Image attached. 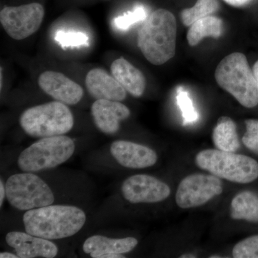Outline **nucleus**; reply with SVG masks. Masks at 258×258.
I'll use <instances>...</instances> for the list:
<instances>
[{
    "mask_svg": "<svg viewBox=\"0 0 258 258\" xmlns=\"http://www.w3.org/2000/svg\"><path fill=\"white\" fill-rule=\"evenodd\" d=\"M86 221L81 208L71 205H48L25 212L23 217L28 233L47 240L67 238L77 234Z\"/></svg>",
    "mask_w": 258,
    "mask_h": 258,
    "instance_id": "f257e3e1",
    "label": "nucleus"
},
{
    "mask_svg": "<svg viewBox=\"0 0 258 258\" xmlns=\"http://www.w3.org/2000/svg\"><path fill=\"white\" fill-rule=\"evenodd\" d=\"M176 21L169 10L153 12L139 30L138 46L150 63L161 66L175 55Z\"/></svg>",
    "mask_w": 258,
    "mask_h": 258,
    "instance_id": "f03ea898",
    "label": "nucleus"
},
{
    "mask_svg": "<svg viewBox=\"0 0 258 258\" xmlns=\"http://www.w3.org/2000/svg\"><path fill=\"white\" fill-rule=\"evenodd\" d=\"M217 84L232 95L242 106L258 104V86L244 54L233 52L224 57L215 70Z\"/></svg>",
    "mask_w": 258,
    "mask_h": 258,
    "instance_id": "7ed1b4c3",
    "label": "nucleus"
},
{
    "mask_svg": "<svg viewBox=\"0 0 258 258\" xmlns=\"http://www.w3.org/2000/svg\"><path fill=\"white\" fill-rule=\"evenodd\" d=\"M19 122L30 137L42 139L69 133L74 127V118L67 105L55 101L28 108Z\"/></svg>",
    "mask_w": 258,
    "mask_h": 258,
    "instance_id": "20e7f679",
    "label": "nucleus"
},
{
    "mask_svg": "<svg viewBox=\"0 0 258 258\" xmlns=\"http://www.w3.org/2000/svg\"><path fill=\"white\" fill-rule=\"evenodd\" d=\"M195 162L200 169L231 182L247 184L258 178V163L252 158L219 149L198 153Z\"/></svg>",
    "mask_w": 258,
    "mask_h": 258,
    "instance_id": "39448f33",
    "label": "nucleus"
},
{
    "mask_svg": "<svg viewBox=\"0 0 258 258\" xmlns=\"http://www.w3.org/2000/svg\"><path fill=\"white\" fill-rule=\"evenodd\" d=\"M76 146L66 136L42 138L25 149L19 156V167L24 172L52 169L63 164L74 155Z\"/></svg>",
    "mask_w": 258,
    "mask_h": 258,
    "instance_id": "423d86ee",
    "label": "nucleus"
},
{
    "mask_svg": "<svg viewBox=\"0 0 258 258\" xmlns=\"http://www.w3.org/2000/svg\"><path fill=\"white\" fill-rule=\"evenodd\" d=\"M5 188L10 205L22 211L48 206L55 201L50 186L31 172L12 175L7 181Z\"/></svg>",
    "mask_w": 258,
    "mask_h": 258,
    "instance_id": "0eeeda50",
    "label": "nucleus"
},
{
    "mask_svg": "<svg viewBox=\"0 0 258 258\" xmlns=\"http://www.w3.org/2000/svg\"><path fill=\"white\" fill-rule=\"evenodd\" d=\"M45 17V9L38 3L5 7L0 12V23L8 36L23 40L37 32Z\"/></svg>",
    "mask_w": 258,
    "mask_h": 258,
    "instance_id": "6e6552de",
    "label": "nucleus"
},
{
    "mask_svg": "<svg viewBox=\"0 0 258 258\" xmlns=\"http://www.w3.org/2000/svg\"><path fill=\"white\" fill-rule=\"evenodd\" d=\"M222 191L223 184L217 176L190 174L180 181L176 193V205L181 209L198 208L221 195Z\"/></svg>",
    "mask_w": 258,
    "mask_h": 258,
    "instance_id": "1a4fd4ad",
    "label": "nucleus"
},
{
    "mask_svg": "<svg viewBox=\"0 0 258 258\" xmlns=\"http://www.w3.org/2000/svg\"><path fill=\"white\" fill-rule=\"evenodd\" d=\"M121 192L125 200L131 203H157L169 198L171 189L154 176L136 174L123 181Z\"/></svg>",
    "mask_w": 258,
    "mask_h": 258,
    "instance_id": "9d476101",
    "label": "nucleus"
},
{
    "mask_svg": "<svg viewBox=\"0 0 258 258\" xmlns=\"http://www.w3.org/2000/svg\"><path fill=\"white\" fill-rule=\"evenodd\" d=\"M38 86L42 91L55 101L69 106L78 104L82 99L83 88L66 75L56 71H44L38 78Z\"/></svg>",
    "mask_w": 258,
    "mask_h": 258,
    "instance_id": "9b49d317",
    "label": "nucleus"
},
{
    "mask_svg": "<svg viewBox=\"0 0 258 258\" xmlns=\"http://www.w3.org/2000/svg\"><path fill=\"white\" fill-rule=\"evenodd\" d=\"M110 150L117 162L128 169L151 167L158 159L157 153L153 149L128 141H115L112 143Z\"/></svg>",
    "mask_w": 258,
    "mask_h": 258,
    "instance_id": "f8f14e48",
    "label": "nucleus"
},
{
    "mask_svg": "<svg viewBox=\"0 0 258 258\" xmlns=\"http://www.w3.org/2000/svg\"><path fill=\"white\" fill-rule=\"evenodd\" d=\"M5 240L20 258H53L58 252L57 246L50 240L27 232H10Z\"/></svg>",
    "mask_w": 258,
    "mask_h": 258,
    "instance_id": "ddd939ff",
    "label": "nucleus"
},
{
    "mask_svg": "<svg viewBox=\"0 0 258 258\" xmlns=\"http://www.w3.org/2000/svg\"><path fill=\"white\" fill-rule=\"evenodd\" d=\"M93 121L103 134L113 135L119 131L122 120L131 115L130 109L120 101L96 100L91 106Z\"/></svg>",
    "mask_w": 258,
    "mask_h": 258,
    "instance_id": "4468645a",
    "label": "nucleus"
},
{
    "mask_svg": "<svg viewBox=\"0 0 258 258\" xmlns=\"http://www.w3.org/2000/svg\"><path fill=\"white\" fill-rule=\"evenodd\" d=\"M88 93L95 99L122 101L126 98V91L112 75L101 69L88 71L86 77Z\"/></svg>",
    "mask_w": 258,
    "mask_h": 258,
    "instance_id": "2eb2a0df",
    "label": "nucleus"
},
{
    "mask_svg": "<svg viewBox=\"0 0 258 258\" xmlns=\"http://www.w3.org/2000/svg\"><path fill=\"white\" fill-rule=\"evenodd\" d=\"M112 76L134 97H141L145 91V77L142 71L123 57L116 59L111 66Z\"/></svg>",
    "mask_w": 258,
    "mask_h": 258,
    "instance_id": "dca6fc26",
    "label": "nucleus"
},
{
    "mask_svg": "<svg viewBox=\"0 0 258 258\" xmlns=\"http://www.w3.org/2000/svg\"><path fill=\"white\" fill-rule=\"evenodd\" d=\"M138 244L135 237L108 238L101 235L88 237L83 244L85 253L90 254L91 257L98 258L102 254H124L133 250Z\"/></svg>",
    "mask_w": 258,
    "mask_h": 258,
    "instance_id": "f3484780",
    "label": "nucleus"
},
{
    "mask_svg": "<svg viewBox=\"0 0 258 258\" xmlns=\"http://www.w3.org/2000/svg\"><path fill=\"white\" fill-rule=\"evenodd\" d=\"M212 140L219 150L237 152L240 149V143L235 121L228 116L220 117L214 128Z\"/></svg>",
    "mask_w": 258,
    "mask_h": 258,
    "instance_id": "a211bd4d",
    "label": "nucleus"
},
{
    "mask_svg": "<svg viewBox=\"0 0 258 258\" xmlns=\"http://www.w3.org/2000/svg\"><path fill=\"white\" fill-rule=\"evenodd\" d=\"M230 216L234 220L258 222V195L244 191L234 197L231 202Z\"/></svg>",
    "mask_w": 258,
    "mask_h": 258,
    "instance_id": "6ab92c4d",
    "label": "nucleus"
},
{
    "mask_svg": "<svg viewBox=\"0 0 258 258\" xmlns=\"http://www.w3.org/2000/svg\"><path fill=\"white\" fill-rule=\"evenodd\" d=\"M222 33L221 19L215 16H208L200 19L190 26L187 32L188 42L190 46H196L205 37L218 38Z\"/></svg>",
    "mask_w": 258,
    "mask_h": 258,
    "instance_id": "aec40b11",
    "label": "nucleus"
},
{
    "mask_svg": "<svg viewBox=\"0 0 258 258\" xmlns=\"http://www.w3.org/2000/svg\"><path fill=\"white\" fill-rule=\"evenodd\" d=\"M219 8L218 0H198L192 8L182 10L181 21L185 26L190 27L200 19L211 16L216 13Z\"/></svg>",
    "mask_w": 258,
    "mask_h": 258,
    "instance_id": "412c9836",
    "label": "nucleus"
},
{
    "mask_svg": "<svg viewBox=\"0 0 258 258\" xmlns=\"http://www.w3.org/2000/svg\"><path fill=\"white\" fill-rule=\"evenodd\" d=\"M176 102L182 112L184 125L193 123L198 119V112L196 111L193 106L192 101L190 98L189 93L185 91L182 87H179L177 89Z\"/></svg>",
    "mask_w": 258,
    "mask_h": 258,
    "instance_id": "4be33fe9",
    "label": "nucleus"
},
{
    "mask_svg": "<svg viewBox=\"0 0 258 258\" xmlns=\"http://www.w3.org/2000/svg\"><path fill=\"white\" fill-rule=\"evenodd\" d=\"M235 258H258V235L251 236L235 244L232 249Z\"/></svg>",
    "mask_w": 258,
    "mask_h": 258,
    "instance_id": "5701e85b",
    "label": "nucleus"
},
{
    "mask_svg": "<svg viewBox=\"0 0 258 258\" xmlns=\"http://www.w3.org/2000/svg\"><path fill=\"white\" fill-rule=\"evenodd\" d=\"M246 132L242 137V143L246 148L258 154V120H245Z\"/></svg>",
    "mask_w": 258,
    "mask_h": 258,
    "instance_id": "b1692460",
    "label": "nucleus"
},
{
    "mask_svg": "<svg viewBox=\"0 0 258 258\" xmlns=\"http://www.w3.org/2000/svg\"><path fill=\"white\" fill-rule=\"evenodd\" d=\"M147 18L145 10L143 8H137L132 13L119 17L115 20V25L117 28L121 29V30H127L129 27L132 26L134 23H138L139 21L144 20Z\"/></svg>",
    "mask_w": 258,
    "mask_h": 258,
    "instance_id": "393cba45",
    "label": "nucleus"
},
{
    "mask_svg": "<svg viewBox=\"0 0 258 258\" xmlns=\"http://www.w3.org/2000/svg\"><path fill=\"white\" fill-rule=\"evenodd\" d=\"M57 40L61 42V43L64 44V45H77L86 42L87 40V38L83 34H66L59 32L57 36Z\"/></svg>",
    "mask_w": 258,
    "mask_h": 258,
    "instance_id": "a878e982",
    "label": "nucleus"
},
{
    "mask_svg": "<svg viewBox=\"0 0 258 258\" xmlns=\"http://www.w3.org/2000/svg\"><path fill=\"white\" fill-rule=\"evenodd\" d=\"M226 3L234 7H241L247 5L250 0H224Z\"/></svg>",
    "mask_w": 258,
    "mask_h": 258,
    "instance_id": "bb28decb",
    "label": "nucleus"
},
{
    "mask_svg": "<svg viewBox=\"0 0 258 258\" xmlns=\"http://www.w3.org/2000/svg\"><path fill=\"white\" fill-rule=\"evenodd\" d=\"M5 196H6V188L3 180L0 181V206H3V202H4Z\"/></svg>",
    "mask_w": 258,
    "mask_h": 258,
    "instance_id": "cd10ccee",
    "label": "nucleus"
},
{
    "mask_svg": "<svg viewBox=\"0 0 258 258\" xmlns=\"http://www.w3.org/2000/svg\"><path fill=\"white\" fill-rule=\"evenodd\" d=\"M124 257V256L122 255V254H111V253H106V254H102L101 255L98 257V258H123Z\"/></svg>",
    "mask_w": 258,
    "mask_h": 258,
    "instance_id": "c85d7f7f",
    "label": "nucleus"
},
{
    "mask_svg": "<svg viewBox=\"0 0 258 258\" xmlns=\"http://www.w3.org/2000/svg\"><path fill=\"white\" fill-rule=\"evenodd\" d=\"M1 258H19L18 254L11 253V252H3L0 253Z\"/></svg>",
    "mask_w": 258,
    "mask_h": 258,
    "instance_id": "c756f323",
    "label": "nucleus"
},
{
    "mask_svg": "<svg viewBox=\"0 0 258 258\" xmlns=\"http://www.w3.org/2000/svg\"><path fill=\"white\" fill-rule=\"evenodd\" d=\"M252 71H253L254 78H255L256 82H257L258 86V60L254 63Z\"/></svg>",
    "mask_w": 258,
    "mask_h": 258,
    "instance_id": "7c9ffc66",
    "label": "nucleus"
},
{
    "mask_svg": "<svg viewBox=\"0 0 258 258\" xmlns=\"http://www.w3.org/2000/svg\"><path fill=\"white\" fill-rule=\"evenodd\" d=\"M185 255L186 256H184V255H181V257H182V258H184V257H195V256H194L192 255V254H185Z\"/></svg>",
    "mask_w": 258,
    "mask_h": 258,
    "instance_id": "2f4dec72",
    "label": "nucleus"
},
{
    "mask_svg": "<svg viewBox=\"0 0 258 258\" xmlns=\"http://www.w3.org/2000/svg\"><path fill=\"white\" fill-rule=\"evenodd\" d=\"M3 88V69L1 68V89Z\"/></svg>",
    "mask_w": 258,
    "mask_h": 258,
    "instance_id": "473e14b6",
    "label": "nucleus"
}]
</instances>
